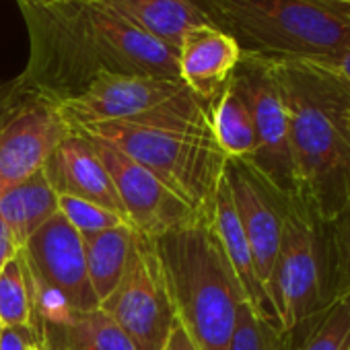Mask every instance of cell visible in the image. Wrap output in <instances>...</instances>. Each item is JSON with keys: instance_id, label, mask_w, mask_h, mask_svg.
I'll list each match as a JSON object with an SVG mask.
<instances>
[{"instance_id": "1", "label": "cell", "mask_w": 350, "mask_h": 350, "mask_svg": "<svg viewBox=\"0 0 350 350\" xmlns=\"http://www.w3.org/2000/svg\"><path fill=\"white\" fill-rule=\"evenodd\" d=\"M297 192L332 221L350 192V85L319 60H272Z\"/></svg>"}, {"instance_id": "2", "label": "cell", "mask_w": 350, "mask_h": 350, "mask_svg": "<svg viewBox=\"0 0 350 350\" xmlns=\"http://www.w3.org/2000/svg\"><path fill=\"white\" fill-rule=\"evenodd\" d=\"M211 105L184 87L140 116L83 126L72 132L116 146L154 173L192 208L204 211L213 206L227 165L213 132Z\"/></svg>"}, {"instance_id": "3", "label": "cell", "mask_w": 350, "mask_h": 350, "mask_svg": "<svg viewBox=\"0 0 350 350\" xmlns=\"http://www.w3.org/2000/svg\"><path fill=\"white\" fill-rule=\"evenodd\" d=\"M178 319L198 350H229L245 291L219 241L213 206L152 237Z\"/></svg>"}, {"instance_id": "4", "label": "cell", "mask_w": 350, "mask_h": 350, "mask_svg": "<svg viewBox=\"0 0 350 350\" xmlns=\"http://www.w3.org/2000/svg\"><path fill=\"white\" fill-rule=\"evenodd\" d=\"M241 50L272 60H327L350 48V7L338 0H196Z\"/></svg>"}, {"instance_id": "5", "label": "cell", "mask_w": 350, "mask_h": 350, "mask_svg": "<svg viewBox=\"0 0 350 350\" xmlns=\"http://www.w3.org/2000/svg\"><path fill=\"white\" fill-rule=\"evenodd\" d=\"M340 297L332 223L295 190L284 200L280 245L268 282V299L280 329L291 332Z\"/></svg>"}, {"instance_id": "6", "label": "cell", "mask_w": 350, "mask_h": 350, "mask_svg": "<svg viewBox=\"0 0 350 350\" xmlns=\"http://www.w3.org/2000/svg\"><path fill=\"white\" fill-rule=\"evenodd\" d=\"M99 309L130 336L138 350L165 348L175 311L150 237L134 231L124 274Z\"/></svg>"}, {"instance_id": "7", "label": "cell", "mask_w": 350, "mask_h": 350, "mask_svg": "<svg viewBox=\"0 0 350 350\" xmlns=\"http://www.w3.org/2000/svg\"><path fill=\"white\" fill-rule=\"evenodd\" d=\"M233 81L250 105L256 128L258 146L247 163H252L278 192L293 194L297 182L288 142V122L270 58L241 50Z\"/></svg>"}, {"instance_id": "8", "label": "cell", "mask_w": 350, "mask_h": 350, "mask_svg": "<svg viewBox=\"0 0 350 350\" xmlns=\"http://www.w3.org/2000/svg\"><path fill=\"white\" fill-rule=\"evenodd\" d=\"M0 113V192L44 169L72 132L58 105L13 87Z\"/></svg>"}, {"instance_id": "9", "label": "cell", "mask_w": 350, "mask_h": 350, "mask_svg": "<svg viewBox=\"0 0 350 350\" xmlns=\"http://www.w3.org/2000/svg\"><path fill=\"white\" fill-rule=\"evenodd\" d=\"M83 15L105 70L180 81L178 52L140 29L109 0H87Z\"/></svg>"}, {"instance_id": "10", "label": "cell", "mask_w": 350, "mask_h": 350, "mask_svg": "<svg viewBox=\"0 0 350 350\" xmlns=\"http://www.w3.org/2000/svg\"><path fill=\"white\" fill-rule=\"evenodd\" d=\"M89 140L109 173L134 231L152 239L190 223L200 213L167 188L154 173L116 146L97 138Z\"/></svg>"}, {"instance_id": "11", "label": "cell", "mask_w": 350, "mask_h": 350, "mask_svg": "<svg viewBox=\"0 0 350 350\" xmlns=\"http://www.w3.org/2000/svg\"><path fill=\"white\" fill-rule=\"evenodd\" d=\"M21 256L29 278L58 293L72 311L81 313L99 307L87 274L83 239L60 213L29 237L21 247Z\"/></svg>"}, {"instance_id": "12", "label": "cell", "mask_w": 350, "mask_h": 350, "mask_svg": "<svg viewBox=\"0 0 350 350\" xmlns=\"http://www.w3.org/2000/svg\"><path fill=\"white\" fill-rule=\"evenodd\" d=\"M184 87L186 85L182 81L103 70L79 95L60 101L58 111L70 130H77L83 126L140 116L178 95Z\"/></svg>"}, {"instance_id": "13", "label": "cell", "mask_w": 350, "mask_h": 350, "mask_svg": "<svg viewBox=\"0 0 350 350\" xmlns=\"http://www.w3.org/2000/svg\"><path fill=\"white\" fill-rule=\"evenodd\" d=\"M225 178L241 229L252 247L258 276L268 295V282L280 245L284 200L288 194L278 192L252 163L243 159H227Z\"/></svg>"}, {"instance_id": "14", "label": "cell", "mask_w": 350, "mask_h": 350, "mask_svg": "<svg viewBox=\"0 0 350 350\" xmlns=\"http://www.w3.org/2000/svg\"><path fill=\"white\" fill-rule=\"evenodd\" d=\"M44 171L58 196H72L93 202L128 221L109 173L87 136L70 132L52 152L44 165Z\"/></svg>"}, {"instance_id": "15", "label": "cell", "mask_w": 350, "mask_h": 350, "mask_svg": "<svg viewBox=\"0 0 350 350\" xmlns=\"http://www.w3.org/2000/svg\"><path fill=\"white\" fill-rule=\"evenodd\" d=\"M241 58L239 44L215 25H202L186 33L178 50L180 81L196 97L213 103Z\"/></svg>"}, {"instance_id": "16", "label": "cell", "mask_w": 350, "mask_h": 350, "mask_svg": "<svg viewBox=\"0 0 350 350\" xmlns=\"http://www.w3.org/2000/svg\"><path fill=\"white\" fill-rule=\"evenodd\" d=\"M213 223H215V231L219 235V241L245 291V297H247V303L252 305V309L276 323H278V317L274 313V307L266 295V288L258 276V270H256V262H254V256H252V247L247 243V237L241 229V223H239V217H237V211H235V204H233V198H231V190H229V184H227V178L223 173V178L217 186V192H215V198H213Z\"/></svg>"}, {"instance_id": "17", "label": "cell", "mask_w": 350, "mask_h": 350, "mask_svg": "<svg viewBox=\"0 0 350 350\" xmlns=\"http://www.w3.org/2000/svg\"><path fill=\"white\" fill-rule=\"evenodd\" d=\"M140 29L178 52L188 31L213 25L196 0H109Z\"/></svg>"}, {"instance_id": "18", "label": "cell", "mask_w": 350, "mask_h": 350, "mask_svg": "<svg viewBox=\"0 0 350 350\" xmlns=\"http://www.w3.org/2000/svg\"><path fill=\"white\" fill-rule=\"evenodd\" d=\"M58 213V194L50 186L44 169L0 192V217L9 225L19 250Z\"/></svg>"}, {"instance_id": "19", "label": "cell", "mask_w": 350, "mask_h": 350, "mask_svg": "<svg viewBox=\"0 0 350 350\" xmlns=\"http://www.w3.org/2000/svg\"><path fill=\"white\" fill-rule=\"evenodd\" d=\"M44 350H138L130 336L99 307L40 332Z\"/></svg>"}, {"instance_id": "20", "label": "cell", "mask_w": 350, "mask_h": 350, "mask_svg": "<svg viewBox=\"0 0 350 350\" xmlns=\"http://www.w3.org/2000/svg\"><path fill=\"white\" fill-rule=\"evenodd\" d=\"M211 124L217 144L227 159L250 161L254 157L258 140L252 111L233 77L211 105Z\"/></svg>"}, {"instance_id": "21", "label": "cell", "mask_w": 350, "mask_h": 350, "mask_svg": "<svg viewBox=\"0 0 350 350\" xmlns=\"http://www.w3.org/2000/svg\"><path fill=\"white\" fill-rule=\"evenodd\" d=\"M132 237H134V227L130 225H122L81 237L85 250L87 274L99 303H103L118 286L128 262Z\"/></svg>"}, {"instance_id": "22", "label": "cell", "mask_w": 350, "mask_h": 350, "mask_svg": "<svg viewBox=\"0 0 350 350\" xmlns=\"http://www.w3.org/2000/svg\"><path fill=\"white\" fill-rule=\"evenodd\" d=\"M284 334L288 350H350V293Z\"/></svg>"}, {"instance_id": "23", "label": "cell", "mask_w": 350, "mask_h": 350, "mask_svg": "<svg viewBox=\"0 0 350 350\" xmlns=\"http://www.w3.org/2000/svg\"><path fill=\"white\" fill-rule=\"evenodd\" d=\"M0 325H36L31 286L21 250L0 268Z\"/></svg>"}, {"instance_id": "24", "label": "cell", "mask_w": 350, "mask_h": 350, "mask_svg": "<svg viewBox=\"0 0 350 350\" xmlns=\"http://www.w3.org/2000/svg\"><path fill=\"white\" fill-rule=\"evenodd\" d=\"M229 350H288V344L286 334L276 323L260 317L250 303H243Z\"/></svg>"}, {"instance_id": "25", "label": "cell", "mask_w": 350, "mask_h": 350, "mask_svg": "<svg viewBox=\"0 0 350 350\" xmlns=\"http://www.w3.org/2000/svg\"><path fill=\"white\" fill-rule=\"evenodd\" d=\"M58 211L81 237L101 233V231H107L113 227L130 225L120 215H116L107 208H101L93 202L72 198V196H58Z\"/></svg>"}, {"instance_id": "26", "label": "cell", "mask_w": 350, "mask_h": 350, "mask_svg": "<svg viewBox=\"0 0 350 350\" xmlns=\"http://www.w3.org/2000/svg\"><path fill=\"white\" fill-rule=\"evenodd\" d=\"M334 233V245L338 256V276H340V295L350 293V192L340 208V213L329 221Z\"/></svg>"}, {"instance_id": "27", "label": "cell", "mask_w": 350, "mask_h": 350, "mask_svg": "<svg viewBox=\"0 0 350 350\" xmlns=\"http://www.w3.org/2000/svg\"><path fill=\"white\" fill-rule=\"evenodd\" d=\"M42 346V336L36 325H0V350H29Z\"/></svg>"}, {"instance_id": "28", "label": "cell", "mask_w": 350, "mask_h": 350, "mask_svg": "<svg viewBox=\"0 0 350 350\" xmlns=\"http://www.w3.org/2000/svg\"><path fill=\"white\" fill-rule=\"evenodd\" d=\"M163 350H198V346L188 336V332L184 329V325L178 319H175L173 325H171V332H169V338H167Z\"/></svg>"}, {"instance_id": "29", "label": "cell", "mask_w": 350, "mask_h": 350, "mask_svg": "<svg viewBox=\"0 0 350 350\" xmlns=\"http://www.w3.org/2000/svg\"><path fill=\"white\" fill-rule=\"evenodd\" d=\"M19 254V245L9 229V225L5 223V219L0 217V268H3L9 260H13Z\"/></svg>"}, {"instance_id": "30", "label": "cell", "mask_w": 350, "mask_h": 350, "mask_svg": "<svg viewBox=\"0 0 350 350\" xmlns=\"http://www.w3.org/2000/svg\"><path fill=\"white\" fill-rule=\"evenodd\" d=\"M319 62H323V64H327L329 68H334V70L350 85V48L338 52L336 56H332V58H327V60H319Z\"/></svg>"}, {"instance_id": "31", "label": "cell", "mask_w": 350, "mask_h": 350, "mask_svg": "<svg viewBox=\"0 0 350 350\" xmlns=\"http://www.w3.org/2000/svg\"><path fill=\"white\" fill-rule=\"evenodd\" d=\"M21 9H54L72 3H87V0H17Z\"/></svg>"}, {"instance_id": "32", "label": "cell", "mask_w": 350, "mask_h": 350, "mask_svg": "<svg viewBox=\"0 0 350 350\" xmlns=\"http://www.w3.org/2000/svg\"><path fill=\"white\" fill-rule=\"evenodd\" d=\"M29 350H44V346H40V344H38V346H31Z\"/></svg>"}, {"instance_id": "33", "label": "cell", "mask_w": 350, "mask_h": 350, "mask_svg": "<svg viewBox=\"0 0 350 350\" xmlns=\"http://www.w3.org/2000/svg\"><path fill=\"white\" fill-rule=\"evenodd\" d=\"M338 3H342V5H350V0H338Z\"/></svg>"}, {"instance_id": "34", "label": "cell", "mask_w": 350, "mask_h": 350, "mask_svg": "<svg viewBox=\"0 0 350 350\" xmlns=\"http://www.w3.org/2000/svg\"><path fill=\"white\" fill-rule=\"evenodd\" d=\"M348 7H350V5H348Z\"/></svg>"}]
</instances>
